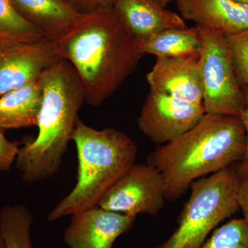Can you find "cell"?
Wrapping results in <instances>:
<instances>
[{
    "mask_svg": "<svg viewBox=\"0 0 248 248\" xmlns=\"http://www.w3.org/2000/svg\"><path fill=\"white\" fill-rule=\"evenodd\" d=\"M55 43L60 56L76 70L86 102L93 107L101 105L122 86L143 56L113 6L83 15Z\"/></svg>",
    "mask_w": 248,
    "mask_h": 248,
    "instance_id": "1",
    "label": "cell"
},
{
    "mask_svg": "<svg viewBox=\"0 0 248 248\" xmlns=\"http://www.w3.org/2000/svg\"><path fill=\"white\" fill-rule=\"evenodd\" d=\"M245 146L241 117L205 113L182 136L158 147L147 164L161 174L166 200L174 201L192 182L239 161Z\"/></svg>",
    "mask_w": 248,
    "mask_h": 248,
    "instance_id": "2",
    "label": "cell"
},
{
    "mask_svg": "<svg viewBox=\"0 0 248 248\" xmlns=\"http://www.w3.org/2000/svg\"><path fill=\"white\" fill-rule=\"evenodd\" d=\"M43 90L37 126L38 135L19 148L16 165L29 184L54 175L61 167L78 112L86 102V93L79 76L63 58L40 78Z\"/></svg>",
    "mask_w": 248,
    "mask_h": 248,
    "instance_id": "3",
    "label": "cell"
},
{
    "mask_svg": "<svg viewBox=\"0 0 248 248\" xmlns=\"http://www.w3.org/2000/svg\"><path fill=\"white\" fill-rule=\"evenodd\" d=\"M78 151L77 183L49 213L48 221L94 208L115 182L135 164L138 147L112 128L96 130L77 120L71 135Z\"/></svg>",
    "mask_w": 248,
    "mask_h": 248,
    "instance_id": "4",
    "label": "cell"
},
{
    "mask_svg": "<svg viewBox=\"0 0 248 248\" xmlns=\"http://www.w3.org/2000/svg\"><path fill=\"white\" fill-rule=\"evenodd\" d=\"M236 166L192 182L176 231L155 248H202L209 234L239 208Z\"/></svg>",
    "mask_w": 248,
    "mask_h": 248,
    "instance_id": "5",
    "label": "cell"
},
{
    "mask_svg": "<svg viewBox=\"0 0 248 248\" xmlns=\"http://www.w3.org/2000/svg\"><path fill=\"white\" fill-rule=\"evenodd\" d=\"M199 29L202 38L199 63L205 113L241 117L246 106L244 93L235 74L224 35Z\"/></svg>",
    "mask_w": 248,
    "mask_h": 248,
    "instance_id": "6",
    "label": "cell"
},
{
    "mask_svg": "<svg viewBox=\"0 0 248 248\" xmlns=\"http://www.w3.org/2000/svg\"><path fill=\"white\" fill-rule=\"evenodd\" d=\"M166 200L164 180L151 165L134 164L109 189L98 206L137 217L155 216L162 210Z\"/></svg>",
    "mask_w": 248,
    "mask_h": 248,
    "instance_id": "7",
    "label": "cell"
},
{
    "mask_svg": "<svg viewBox=\"0 0 248 248\" xmlns=\"http://www.w3.org/2000/svg\"><path fill=\"white\" fill-rule=\"evenodd\" d=\"M205 114L203 104H191L150 90L138 126L151 141L164 145L190 130Z\"/></svg>",
    "mask_w": 248,
    "mask_h": 248,
    "instance_id": "8",
    "label": "cell"
},
{
    "mask_svg": "<svg viewBox=\"0 0 248 248\" xmlns=\"http://www.w3.org/2000/svg\"><path fill=\"white\" fill-rule=\"evenodd\" d=\"M61 57L55 41L0 43V97L37 81Z\"/></svg>",
    "mask_w": 248,
    "mask_h": 248,
    "instance_id": "9",
    "label": "cell"
},
{
    "mask_svg": "<svg viewBox=\"0 0 248 248\" xmlns=\"http://www.w3.org/2000/svg\"><path fill=\"white\" fill-rule=\"evenodd\" d=\"M137 217L97 206L72 215L63 240L71 248H112Z\"/></svg>",
    "mask_w": 248,
    "mask_h": 248,
    "instance_id": "10",
    "label": "cell"
},
{
    "mask_svg": "<svg viewBox=\"0 0 248 248\" xmlns=\"http://www.w3.org/2000/svg\"><path fill=\"white\" fill-rule=\"evenodd\" d=\"M199 58H157L146 76L150 90L191 104H203Z\"/></svg>",
    "mask_w": 248,
    "mask_h": 248,
    "instance_id": "11",
    "label": "cell"
},
{
    "mask_svg": "<svg viewBox=\"0 0 248 248\" xmlns=\"http://www.w3.org/2000/svg\"><path fill=\"white\" fill-rule=\"evenodd\" d=\"M179 14L197 27L231 35L248 29V5L235 0H176Z\"/></svg>",
    "mask_w": 248,
    "mask_h": 248,
    "instance_id": "12",
    "label": "cell"
},
{
    "mask_svg": "<svg viewBox=\"0 0 248 248\" xmlns=\"http://www.w3.org/2000/svg\"><path fill=\"white\" fill-rule=\"evenodd\" d=\"M113 8L138 44L168 29L186 27L180 15L148 0H115Z\"/></svg>",
    "mask_w": 248,
    "mask_h": 248,
    "instance_id": "13",
    "label": "cell"
},
{
    "mask_svg": "<svg viewBox=\"0 0 248 248\" xmlns=\"http://www.w3.org/2000/svg\"><path fill=\"white\" fill-rule=\"evenodd\" d=\"M19 15L49 40H58L78 22L83 14L65 0H11Z\"/></svg>",
    "mask_w": 248,
    "mask_h": 248,
    "instance_id": "14",
    "label": "cell"
},
{
    "mask_svg": "<svg viewBox=\"0 0 248 248\" xmlns=\"http://www.w3.org/2000/svg\"><path fill=\"white\" fill-rule=\"evenodd\" d=\"M43 90L40 78L0 97L1 130L37 126L42 108Z\"/></svg>",
    "mask_w": 248,
    "mask_h": 248,
    "instance_id": "15",
    "label": "cell"
},
{
    "mask_svg": "<svg viewBox=\"0 0 248 248\" xmlns=\"http://www.w3.org/2000/svg\"><path fill=\"white\" fill-rule=\"evenodd\" d=\"M143 55L156 58L200 57L202 38L198 27L168 29L139 44Z\"/></svg>",
    "mask_w": 248,
    "mask_h": 248,
    "instance_id": "16",
    "label": "cell"
},
{
    "mask_svg": "<svg viewBox=\"0 0 248 248\" xmlns=\"http://www.w3.org/2000/svg\"><path fill=\"white\" fill-rule=\"evenodd\" d=\"M33 216L23 205H6L0 210V235L6 248H34L31 238Z\"/></svg>",
    "mask_w": 248,
    "mask_h": 248,
    "instance_id": "17",
    "label": "cell"
},
{
    "mask_svg": "<svg viewBox=\"0 0 248 248\" xmlns=\"http://www.w3.org/2000/svg\"><path fill=\"white\" fill-rule=\"evenodd\" d=\"M42 32L24 19L11 0H0V43H20L38 41Z\"/></svg>",
    "mask_w": 248,
    "mask_h": 248,
    "instance_id": "18",
    "label": "cell"
},
{
    "mask_svg": "<svg viewBox=\"0 0 248 248\" xmlns=\"http://www.w3.org/2000/svg\"><path fill=\"white\" fill-rule=\"evenodd\" d=\"M202 248H248V226L244 218H234L217 228Z\"/></svg>",
    "mask_w": 248,
    "mask_h": 248,
    "instance_id": "19",
    "label": "cell"
},
{
    "mask_svg": "<svg viewBox=\"0 0 248 248\" xmlns=\"http://www.w3.org/2000/svg\"><path fill=\"white\" fill-rule=\"evenodd\" d=\"M224 37L236 78L241 86H248V29Z\"/></svg>",
    "mask_w": 248,
    "mask_h": 248,
    "instance_id": "20",
    "label": "cell"
},
{
    "mask_svg": "<svg viewBox=\"0 0 248 248\" xmlns=\"http://www.w3.org/2000/svg\"><path fill=\"white\" fill-rule=\"evenodd\" d=\"M19 151V144L8 140L0 128V172H5L11 169Z\"/></svg>",
    "mask_w": 248,
    "mask_h": 248,
    "instance_id": "21",
    "label": "cell"
},
{
    "mask_svg": "<svg viewBox=\"0 0 248 248\" xmlns=\"http://www.w3.org/2000/svg\"><path fill=\"white\" fill-rule=\"evenodd\" d=\"M244 91L246 106L241 115L246 130V146L244 155L236 166V172L240 182L248 180V86H241Z\"/></svg>",
    "mask_w": 248,
    "mask_h": 248,
    "instance_id": "22",
    "label": "cell"
},
{
    "mask_svg": "<svg viewBox=\"0 0 248 248\" xmlns=\"http://www.w3.org/2000/svg\"><path fill=\"white\" fill-rule=\"evenodd\" d=\"M80 14L87 15L112 7L115 0H65Z\"/></svg>",
    "mask_w": 248,
    "mask_h": 248,
    "instance_id": "23",
    "label": "cell"
},
{
    "mask_svg": "<svg viewBox=\"0 0 248 248\" xmlns=\"http://www.w3.org/2000/svg\"><path fill=\"white\" fill-rule=\"evenodd\" d=\"M239 208L244 215V219L248 226V180L240 182L237 192Z\"/></svg>",
    "mask_w": 248,
    "mask_h": 248,
    "instance_id": "24",
    "label": "cell"
},
{
    "mask_svg": "<svg viewBox=\"0 0 248 248\" xmlns=\"http://www.w3.org/2000/svg\"><path fill=\"white\" fill-rule=\"evenodd\" d=\"M148 1H153V2L156 3V4L160 5V6L166 7V6L170 2L171 0H148Z\"/></svg>",
    "mask_w": 248,
    "mask_h": 248,
    "instance_id": "25",
    "label": "cell"
},
{
    "mask_svg": "<svg viewBox=\"0 0 248 248\" xmlns=\"http://www.w3.org/2000/svg\"><path fill=\"white\" fill-rule=\"evenodd\" d=\"M0 248H6V244H5L4 239H2L1 235H0Z\"/></svg>",
    "mask_w": 248,
    "mask_h": 248,
    "instance_id": "26",
    "label": "cell"
},
{
    "mask_svg": "<svg viewBox=\"0 0 248 248\" xmlns=\"http://www.w3.org/2000/svg\"><path fill=\"white\" fill-rule=\"evenodd\" d=\"M235 1H239V2L242 3V4L248 5V0H235Z\"/></svg>",
    "mask_w": 248,
    "mask_h": 248,
    "instance_id": "27",
    "label": "cell"
}]
</instances>
